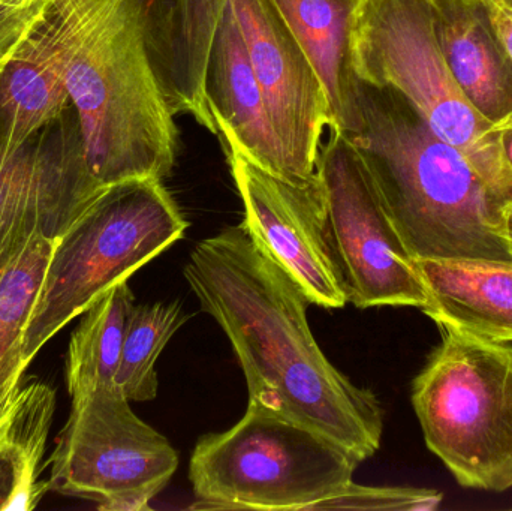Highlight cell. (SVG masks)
<instances>
[{"instance_id":"6da1fadb","label":"cell","mask_w":512,"mask_h":511,"mask_svg":"<svg viewBox=\"0 0 512 511\" xmlns=\"http://www.w3.org/2000/svg\"><path fill=\"white\" fill-rule=\"evenodd\" d=\"M185 278L230 339L249 402L325 435L361 462L378 452V398L331 365L310 330L306 294L242 225L201 240Z\"/></svg>"},{"instance_id":"7a4b0ae2","label":"cell","mask_w":512,"mask_h":511,"mask_svg":"<svg viewBox=\"0 0 512 511\" xmlns=\"http://www.w3.org/2000/svg\"><path fill=\"white\" fill-rule=\"evenodd\" d=\"M357 119L342 131L414 260L512 263L507 209L460 150L393 87L357 77Z\"/></svg>"},{"instance_id":"3957f363","label":"cell","mask_w":512,"mask_h":511,"mask_svg":"<svg viewBox=\"0 0 512 511\" xmlns=\"http://www.w3.org/2000/svg\"><path fill=\"white\" fill-rule=\"evenodd\" d=\"M66 89L90 171L102 185L173 173L179 128L150 59L143 0H90Z\"/></svg>"},{"instance_id":"277c9868","label":"cell","mask_w":512,"mask_h":511,"mask_svg":"<svg viewBox=\"0 0 512 511\" xmlns=\"http://www.w3.org/2000/svg\"><path fill=\"white\" fill-rule=\"evenodd\" d=\"M188 222L162 179L128 180L57 237L26 335L27 365L72 320L182 239Z\"/></svg>"},{"instance_id":"5b68a950","label":"cell","mask_w":512,"mask_h":511,"mask_svg":"<svg viewBox=\"0 0 512 511\" xmlns=\"http://www.w3.org/2000/svg\"><path fill=\"white\" fill-rule=\"evenodd\" d=\"M441 344L412 384L433 455L463 488H512V345L439 326Z\"/></svg>"},{"instance_id":"8992f818","label":"cell","mask_w":512,"mask_h":511,"mask_svg":"<svg viewBox=\"0 0 512 511\" xmlns=\"http://www.w3.org/2000/svg\"><path fill=\"white\" fill-rule=\"evenodd\" d=\"M360 464L336 441L249 402L233 428L198 441L192 509L312 511L346 488Z\"/></svg>"},{"instance_id":"52a82bcc","label":"cell","mask_w":512,"mask_h":511,"mask_svg":"<svg viewBox=\"0 0 512 511\" xmlns=\"http://www.w3.org/2000/svg\"><path fill=\"white\" fill-rule=\"evenodd\" d=\"M352 65L360 80L402 93L439 137L512 200V174L498 135L472 107L445 62L432 0H358Z\"/></svg>"},{"instance_id":"ba28073f","label":"cell","mask_w":512,"mask_h":511,"mask_svg":"<svg viewBox=\"0 0 512 511\" xmlns=\"http://www.w3.org/2000/svg\"><path fill=\"white\" fill-rule=\"evenodd\" d=\"M47 465L56 494L92 501L102 511H144L173 479L179 455L111 384L72 398Z\"/></svg>"},{"instance_id":"9c48e42d","label":"cell","mask_w":512,"mask_h":511,"mask_svg":"<svg viewBox=\"0 0 512 511\" xmlns=\"http://www.w3.org/2000/svg\"><path fill=\"white\" fill-rule=\"evenodd\" d=\"M316 174L324 192L328 239L355 308L426 309L429 294L378 191L342 131L319 150Z\"/></svg>"},{"instance_id":"30bf717a","label":"cell","mask_w":512,"mask_h":511,"mask_svg":"<svg viewBox=\"0 0 512 511\" xmlns=\"http://www.w3.org/2000/svg\"><path fill=\"white\" fill-rule=\"evenodd\" d=\"M108 189L90 171L72 104L17 149L0 147V275L33 237L62 236Z\"/></svg>"},{"instance_id":"8fae6325","label":"cell","mask_w":512,"mask_h":511,"mask_svg":"<svg viewBox=\"0 0 512 511\" xmlns=\"http://www.w3.org/2000/svg\"><path fill=\"white\" fill-rule=\"evenodd\" d=\"M224 149L245 209L240 225L252 242L297 282L310 303L345 308L348 296L328 239L318 174L292 182L258 167L233 146Z\"/></svg>"},{"instance_id":"7c38bea8","label":"cell","mask_w":512,"mask_h":511,"mask_svg":"<svg viewBox=\"0 0 512 511\" xmlns=\"http://www.w3.org/2000/svg\"><path fill=\"white\" fill-rule=\"evenodd\" d=\"M228 2L292 177L312 180L322 134L331 125L324 86L274 0Z\"/></svg>"},{"instance_id":"4fadbf2b","label":"cell","mask_w":512,"mask_h":511,"mask_svg":"<svg viewBox=\"0 0 512 511\" xmlns=\"http://www.w3.org/2000/svg\"><path fill=\"white\" fill-rule=\"evenodd\" d=\"M90 0H57L0 72V147L14 150L71 105L66 65Z\"/></svg>"},{"instance_id":"5bb4252c","label":"cell","mask_w":512,"mask_h":511,"mask_svg":"<svg viewBox=\"0 0 512 511\" xmlns=\"http://www.w3.org/2000/svg\"><path fill=\"white\" fill-rule=\"evenodd\" d=\"M228 0H143L153 68L174 114L218 134L206 93L210 48Z\"/></svg>"},{"instance_id":"9a60e30c","label":"cell","mask_w":512,"mask_h":511,"mask_svg":"<svg viewBox=\"0 0 512 511\" xmlns=\"http://www.w3.org/2000/svg\"><path fill=\"white\" fill-rule=\"evenodd\" d=\"M206 93L222 143L233 146L268 173L298 182L271 128L264 96L230 2L210 48Z\"/></svg>"},{"instance_id":"2e32d148","label":"cell","mask_w":512,"mask_h":511,"mask_svg":"<svg viewBox=\"0 0 512 511\" xmlns=\"http://www.w3.org/2000/svg\"><path fill=\"white\" fill-rule=\"evenodd\" d=\"M445 62L472 107L498 125L512 117V60L484 0H432Z\"/></svg>"},{"instance_id":"e0dca14e","label":"cell","mask_w":512,"mask_h":511,"mask_svg":"<svg viewBox=\"0 0 512 511\" xmlns=\"http://www.w3.org/2000/svg\"><path fill=\"white\" fill-rule=\"evenodd\" d=\"M429 294L424 314L489 341L512 342V263L415 260Z\"/></svg>"},{"instance_id":"ac0fdd59","label":"cell","mask_w":512,"mask_h":511,"mask_svg":"<svg viewBox=\"0 0 512 511\" xmlns=\"http://www.w3.org/2000/svg\"><path fill=\"white\" fill-rule=\"evenodd\" d=\"M318 74L330 108V131L357 119L352 33L358 0H274Z\"/></svg>"},{"instance_id":"d6986e66","label":"cell","mask_w":512,"mask_h":511,"mask_svg":"<svg viewBox=\"0 0 512 511\" xmlns=\"http://www.w3.org/2000/svg\"><path fill=\"white\" fill-rule=\"evenodd\" d=\"M56 392L36 378L21 381L0 411V511L35 510L50 492L44 471Z\"/></svg>"},{"instance_id":"ffe728a7","label":"cell","mask_w":512,"mask_h":511,"mask_svg":"<svg viewBox=\"0 0 512 511\" xmlns=\"http://www.w3.org/2000/svg\"><path fill=\"white\" fill-rule=\"evenodd\" d=\"M134 302L128 281L120 282L80 315L65 359V383L71 399L114 384Z\"/></svg>"},{"instance_id":"44dd1931","label":"cell","mask_w":512,"mask_h":511,"mask_svg":"<svg viewBox=\"0 0 512 511\" xmlns=\"http://www.w3.org/2000/svg\"><path fill=\"white\" fill-rule=\"evenodd\" d=\"M56 240L44 234L33 237L0 275V411L29 368L24 335Z\"/></svg>"},{"instance_id":"7402d4cb","label":"cell","mask_w":512,"mask_h":511,"mask_svg":"<svg viewBox=\"0 0 512 511\" xmlns=\"http://www.w3.org/2000/svg\"><path fill=\"white\" fill-rule=\"evenodd\" d=\"M188 321L180 303L134 306L129 315L122 356L114 384L131 402L153 401L158 395L155 366L165 345Z\"/></svg>"},{"instance_id":"603a6c76","label":"cell","mask_w":512,"mask_h":511,"mask_svg":"<svg viewBox=\"0 0 512 511\" xmlns=\"http://www.w3.org/2000/svg\"><path fill=\"white\" fill-rule=\"evenodd\" d=\"M444 500L441 492L421 488H373L352 480L346 488L319 503L315 510L432 511Z\"/></svg>"},{"instance_id":"cb8c5ba5","label":"cell","mask_w":512,"mask_h":511,"mask_svg":"<svg viewBox=\"0 0 512 511\" xmlns=\"http://www.w3.org/2000/svg\"><path fill=\"white\" fill-rule=\"evenodd\" d=\"M57 0H0V72Z\"/></svg>"},{"instance_id":"d4e9b609","label":"cell","mask_w":512,"mask_h":511,"mask_svg":"<svg viewBox=\"0 0 512 511\" xmlns=\"http://www.w3.org/2000/svg\"><path fill=\"white\" fill-rule=\"evenodd\" d=\"M496 35L512 60V5L505 0H484Z\"/></svg>"},{"instance_id":"484cf974","label":"cell","mask_w":512,"mask_h":511,"mask_svg":"<svg viewBox=\"0 0 512 511\" xmlns=\"http://www.w3.org/2000/svg\"><path fill=\"white\" fill-rule=\"evenodd\" d=\"M493 131L498 135L499 146H501L502 156H504L505 165L512 174V117L492 126Z\"/></svg>"},{"instance_id":"4316f807","label":"cell","mask_w":512,"mask_h":511,"mask_svg":"<svg viewBox=\"0 0 512 511\" xmlns=\"http://www.w3.org/2000/svg\"><path fill=\"white\" fill-rule=\"evenodd\" d=\"M507 231H508V239H510L511 248H512V203L510 207L507 209Z\"/></svg>"},{"instance_id":"83f0119b","label":"cell","mask_w":512,"mask_h":511,"mask_svg":"<svg viewBox=\"0 0 512 511\" xmlns=\"http://www.w3.org/2000/svg\"><path fill=\"white\" fill-rule=\"evenodd\" d=\"M505 2L511 3L512 5V0H505Z\"/></svg>"}]
</instances>
